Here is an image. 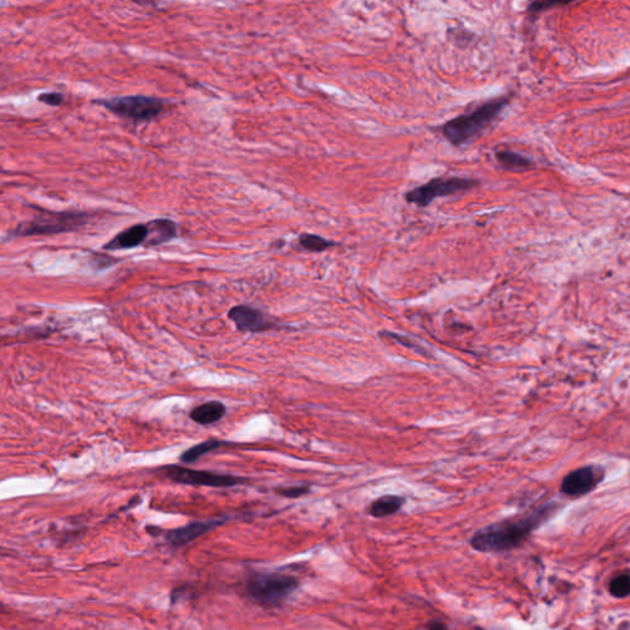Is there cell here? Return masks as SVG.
<instances>
[{
  "mask_svg": "<svg viewBox=\"0 0 630 630\" xmlns=\"http://www.w3.org/2000/svg\"><path fill=\"white\" fill-rule=\"evenodd\" d=\"M609 592L613 597H628L630 594V576L621 575L613 579L609 585Z\"/></svg>",
  "mask_w": 630,
  "mask_h": 630,
  "instance_id": "18",
  "label": "cell"
},
{
  "mask_svg": "<svg viewBox=\"0 0 630 630\" xmlns=\"http://www.w3.org/2000/svg\"><path fill=\"white\" fill-rule=\"evenodd\" d=\"M228 317L240 332H266L273 327V324L268 322L259 309L250 305H235L230 309Z\"/></svg>",
  "mask_w": 630,
  "mask_h": 630,
  "instance_id": "10",
  "label": "cell"
},
{
  "mask_svg": "<svg viewBox=\"0 0 630 630\" xmlns=\"http://www.w3.org/2000/svg\"><path fill=\"white\" fill-rule=\"evenodd\" d=\"M151 235H152L151 222L134 224V226L129 227L127 229L122 230L119 234H116L102 248L114 251V250H129V249L137 248L139 245L143 244L147 246L149 239H151Z\"/></svg>",
  "mask_w": 630,
  "mask_h": 630,
  "instance_id": "11",
  "label": "cell"
},
{
  "mask_svg": "<svg viewBox=\"0 0 630 630\" xmlns=\"http://www.w3.org/2000/svg\"><path fill=\"white\" fill-rule=\"evenodd\" d=\"M479 186L478 180L450 176V178H435L426 184L420 185L415 189L405 193L406 202L414 203L419 207L425 208L438 197H447L455 193L465 192Z\"/></svg>",
  "mask_w": 630,
  "mask_h": 630,
  "instance_id": "6",
  "label": "cell"
},
{
  "mask_svg": "<svg viewBox=\"0 0 630 630\" xmlns=\"http://www.w3.org/2000/svg\"><path fill=\"white\" fill-rule=\"evenodd\" d=\"M227 518H213V520L196 521L180 528L166 531V542L174 548L184 547L186 544L193 542L195 539L202 537L212 529L226 523Z\"/></svg>",
  "mask_w": 630,
  "mask_h": 630,
  "instance_id": "9",
  "label": "cell"
},
{
  "mask_svg": "<svg viewBox=\"0 0 630 630\" xmlns=\"http://www.w3.org/2000/svg\"><path fill=\"white\" fill-rule=\"evenodd\" d=\"M299 244L304 249L312 253H322L329 248H332L335 243L332 240L325 239L322 237L315 234H302L299 237Z\"/></svg>",
  "mask_w": 630,
  "mask_h": 630,
  "instance_id": "17",
  "label": "cell"
},
{
  "mask_svg": "<svg viewBox=\"0 0 630 630\" xmlns=\"http://www.w3.org/2000/svg\"><path fill=\"white\" fill-rule=\"evenodd\" d=\"M37 100L47 105L60 106V104H63V95L60 92H43L41 95H38Z\"/></svg>",
  "mask_w": 630,
  "mask_h": 630,
  "instance_id": "20",
  "label": "cell"
},
{
  "mask_svg": "<svg viewBox=\"0 0 630 630\" xmlns=\"http://www.w3.org/2000/svg\"><path fill=\"white\" fill-rule=\"evenodd\" d=\"M226 413V405L221 401H212L195 408L190 413V418L200 425H211L219 421Z\"/></svg>",
  "mask_w": 630,
  "mask_h": 630,
  "instance_id": "12",
  "label": "cell"
},
{
  "mask_svg": "<svg viewBox=\"0 0 630 630\" xmlns=\"http://www.w3.org/2000/svg\"><path fill=\"white\" fill-rule=\"evenodd\" d=\"M277 492L282 496L297 499V497L308 494L309 488L308 487H293V488L280 489V490H277Z\"/></svg>",
  "mask_w": 630,
  "mask_h": 630,
  "instance_id": "21",
  "label": "cell"
},
{
  "mask_svg": "<svg viewBox=\"0 0 630 630\" xmlns=\"http://www.w3.org/2000/svg\"><path fill=\"white\" fill-rule=\"evenodd\" d=\"M428 630H447V628L445 626H441V624H438V626H433V628H430Z\"/></svg>",
  "mask_w": 630,
  "mask_h": 630,
  "instance_id": "22",
  "label": "cell"
},
{
  "mask_svg": "<svg viewBox=\"0 0 630 630\" xmlns=\"http://www.w3.org/2000/svg\"><path fill=\"white\" fill-rule=\"evenodd\" d=\"M509 104V97H496L484 102L470 112L457 116L441 127L443 137L455 147L479 139L491 126Z\"/></svg>",
  "mask_w": 630,
  "mask_h": 630,
  "instance_id": "2",
  "label": "cell"
},
{
  "mask_svg": "<svg viewBox=\"0 0 630 630\" xmlns=\"http://www.w3.org/2000/svg\"><path fill=\"white\" fill-rule=\"evenodd\" d=\"M152 235L147 246H157L176 238L178 224L169 218H158L151 221Z\"/></svg>",
  "mask_w": 630,
  "mask_h": 630,
  "instance_id": "13",
  "label": "cell"
},
{
  "mask_svg": "<svg viewBox=\"0 0 630 630\" xmlns=\"http://www.w3.org/2000/svg\"><path fill=\"white\" fill-rule=\"evenodd\" d=\"M298 585L295 576L281 572H256L248 580L245 592L261 607H280L295 592Z\"/></svg>",
  "mask_w": 630,
  "mask_h": 630,
  "instance_id": "4",
  "label": "cell"
},
{
  "mask_svg": "<svg viewBox=\"0 0 630 630\" xmlns=\"http://www.w3.org/2000/svg\"><path fill=\"white\" fill-rule=\"evenodd\" d=\"M90 218L92 216L88 212H53L38 208V213L31 221L18 224L16 228L10 232L8 238L68 233L87 224Z\"/></svg>",
  "mask_w": 630,
  "mask_h": 630,
  "instance_id": "3",
  "label": "cell"
},
{
  "mask_svg": "<svg viewBox=\"0 0 630 630\" xmlns=\"http://www.w3.org/2000/svg\"><path fill=\"white\" fill-rule=\"evenodd\" d=\"M496 159L505 169L509 170H526L532 166V161L511 151H500L496 153Z\"/></svg>",
  "mask_w": 630,
  "mask_h": 630,
  "instance_id": "16",
  "label": "cell"
},
{
  "mask_svg": "<svg viewBox=\"0 0 630 630\" xmlns=\"http://www.w3.org/2000/svg\"><path fill=\"white\" fill-rule=\"evenodd\" d=\"M602 470L592 465L567 474L561 483V492L567 496H581L594 490L602 480Z\"/></svg>",
  "mask_w": 630,
  "mask_h": 630,
  "instance_id": "8",
  "label": "cell"
},
{
  "mask_svg": "<svg viewBox=\"0 0 630 630\" xmlns=\"http://www.w3.org/2000/svg\"><path fill=\"white\" fill-rule=\"evenodd\" d=\"M97 104L104 106L112 114L121 119L134 122H149L156 120L163 111L165 110L168 102L161 97L129 95V97H112L97 100Z\"/></svg>",
  "mask_w": 630,
  "mask_h": 630,
  "instance_id": "5",
  "label": "cell"
},
{
  "mask_svg": "<svg viewBox=\"0 0 630 630\" xmlns=\"http://www.w3.org/2000/svg\"><path fill=\"white\" fill-rule=\"evenodd\" d=\"M382 335L388 336V337H391L393 340L396 341L398 344H401V345L405 346V347H409V349H414L415 351H418L420 354H426L425 351H423V349L421 346L416 345L415 342L408 339V337H405V336L398 335V334H394V332H383Z\"/></svg>",
  "mask_w": 630,
  "mask_h": 630,
  "instance_id": "19",
  "label": "cell"
},
{
  "mask_svg": "<svg viewBox=\"0 0 630 630\" xmlns=\"http://www.w3.org/2000/svg\"><path fill=\"white\" fill-rule=\"evenodd\" d=\"M405 504L404 497L396 496V495H386V496L379 497L376 501L373 502L369 507V514L373 517L382 518L386 516L394 515L396 512L401 510Z\"/></svg>",
  "mask_w": 630,
  "mask_h": 630,
  "instance_id": "14",
  "label": "cell"
},
{
  "mask_svg": "<svg viewBox=\"0 0 630 630\" xmlns=\"http://www.w3.org/2000/svg\"><path fill=\"white\" fill-rule=\"evenodd\" d=\"M223 443L224 442L216 440V438H211V440H207V441L201 442V443H198L196 446H192L189 450H186L183 455H180V460L183 463L190 465V463H193V462L200 460L203 455L216 451Z\"/></svg>",
  "mask_w": 630,
  "mask_h": 630,
  "instance_id": "15",
  "label": "cell"
},
{
  "mask_svg": "<svg viewBox=\"0 0 630 630\" xmlns=\"http://www.w3.org/2000/svg\"><path fill=\"white\" fill-rule=\"evenodd\" d=\"M554 509V505L549 504L539 507L522 518L488 526L474 534L470 544L475 550L483 553L507 552L515 549L528 538L534 529L538 528L544 521L550 517Z\"/></svg>",
  "mask_w": 630,
  "mask_h": 630,
  "instance_id": "1",
  "label": "cell"
},
{
  "mask_svg": "<svg viewBox=\"0 0 630 630\" xmlns=\"http://www.w3.org/2000/svg\"><path fill=\"white\" fill-rule=\"evenodd\" d=\"M161 472L164 477L174 483L186 484V485H202L211 488H230L240 485L246 482L241 477H234L229 474L214 473L207 470H193L183 468L179 465H168L163 467Z\"/></svg>",
  "mask_w": 630,
  "mask_h": 630,
  "instance_id": "7",
  "label": "cell"
}]
</instances>
